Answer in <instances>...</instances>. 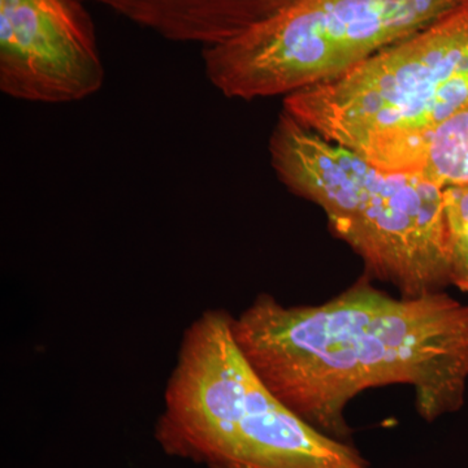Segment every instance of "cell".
<instances>
[{
    "mask_svg": "<svg viewBox=\"0 0 468 468\" xmlns=\"http://www.w3.org/2000/svg\"><path fill=\"white\" fill-rule=\"evenodd\" d=\"M232 331L271 392L341 441L351 437L345 410L371 388L409 385L430 423L464 405L468 306L445 292L394 297L363 275L320 304L286 306L261 292Z\"/></svg>",
    "mask_w": 468,
    "mask_h": 468,
    "instance_id": "1",
    "label": "cell"
},
{
    "mask_svg": "<svg viewBox=\"0 0 468 468\" xmlns=\"http://www.w3.org/2000/svg\"><path fill=\"white\" fill-rule=\"evenodd\" d=\"M232 320L207 310L185 329L159 418L163 445L211 468H371L356 446L271 392L234 340Z\"/></svg>",
    "mask_w": 468,
    "mask_h": 468,
    "instance_id": "2",
    "label": "cell"
},
{
    "mask_svg": "<svg viewBox=\"0 0 468 468\" xmlns=\"http://www.w3.org/2000/svg\"><path fill=\"white\" fill-rule=\"evenodd\" d=\"M277 177L324 211L365 264V276L403 297L451 284L443 189L420 175L381 171L282 111L270 141Z\"/></svg>",
    "mask_w": 468,
    "mask_h": 468,
    "instance_id": "3",
    "label": "cell"
},
{
    "mask_svg": "<svg viewBox=\"0 0 468 468\" xmlns=\"http://www.w3.org/2000/svg\"><path fill=\"white\" fill-rule=\"evenodd\" d=\"M468 107V0L346 75L284 98V111L360 156Z\"/></svg>",
    "mask_w": 468,
    "mask_h": 468,
    "instance_id": "4",
    "label": "cell"
},
{
    "mask_svg": "<svg viewBox=\"0 0 468 468\" xmlns=\"http://www.w3.org/2000/svg\"><path fill=\"white\" fill-rule=\"evenodd\" d=\"M464 0H292L236 38L203 48L209 82L232 100L288 97L346 75Z\"/></svg>",
    "mask_w": 468,
    "mask_h": 468,
    "instance_id": "5",
    "label": "cell"
},
{
    "mask_svg": "<svg viewBox=\"0 0 468 468\" xmlns=\"http://www.w3.org/2000/svg\"><path fill=\"white\" fill-rule=\"evenodd\" d=\"M81 0H0V89L33 103H72L104 82L97 34Z\"/></svg>",
    "mask_w": 468,
    "mask_h": 468,
    "instance_id": "6",
    "label": "cell"
},
{
    "mask_svg": "<svg viewBox=\"0 0 468 468\" xmlns=\"http://www.w3.org/2000/svg\"><path fill=\"white\" fill-rule=\"evenodd\" d=\"M111 8L175 42L203 48L236 38L275 16L292 0H81Z\"/></svg>",
    "mask_w": 468,
    "mask_h": 468,
    "instance_id": "7",
    "label": "cell"
},
{
    "mask_svg": "<svg viewBox=\"0 0 468 468\" xmlns=\"http://www.w3.org/2000/svg\"><path fill=\"white\" fill-rule=\"evenodd\" d=\"M393 174L420 175L441 189L468 184V107L426 133L362 156Z\"/></svg>",
    "mask_w": 468,
    "mask_h": 468,
    "instance_id": "8",
    "label": "cell"
},
{
    "mask_svg": "<svg viewBox=\"0 0 468 468\" xmlns=\"http://www.w3.org/2000/svg\"><path fill=\"white\" fill-rule=\"evenodd\" d=\"M451 284L468 292V184L443 189Z\"/></svg>",
    "mask_w": 468,
    "mask_h": 468,
    "instance_id": "9",
    "label": "cell"
}]
</instances>
